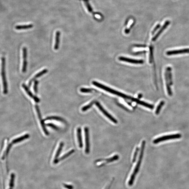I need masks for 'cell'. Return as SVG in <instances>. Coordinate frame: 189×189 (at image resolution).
<instances>
[{
    "mask_svg": "<svg viewBox=\"0 0 189 189\" xmlns=\"http://www.w3.org/2000/svg\"><path fill=\"white\" fill-rule=\"evenodd\" d=\"M164 103H165V102L164 101H162L158 105L157 108H156V111L155 112V114H158L159 113L163 105L164 104Z\"/></svg>",
    "mask_w": 189,
    "mask_h": 189,
    "instance_id": "obj_24",
    "label": "cell"
},
{
    "mask_svg": "<svg viewBox=\"0 0 189 189\" xmlns=\"http://www.w3.org/2000/svg\"><path fill=\"white\" fill-rule=\"evenodd\" d=\"M51 120H57L58 121L62 122H65L64 120L63 119L61 118V117H59L51 116L48 117L46 118L44 120V121Z\"/></svg>",
    "mask_w": 189,
    "mask_h": 189,
    "instance_id": "obj_19",
    "label": "cell"
},
{
    "mask_svg": "<svg viewBox=\"0 0 189 189\" xmlns=\"http://www.w3.org/2000/svg\"><path fill=\"white\" fill-rule=\"evenodd\" d=\"M12 143L11 144H10L9 145H8V146L7 147V149H6V152H5V153H4V154H3V158H2V159H4L5 158V156H6V155H7V154H8V152H9L10 150V149L11 147L12 146Z\"/></svg>",
    "mask_w": 189,
    "mask_h": 189,
    "instance_id": "obj_28",
    "label": "cell"
},
{
    "mask_svg": "<svg viewBox=\"0 0 189 189\" xmlns=\"http://www.w3.org/2000/svg\"><path fill=\"white\" fill-rule=\"evenodd\" d=\"M74 152H75V150L74 149L71 150L69 151V152L65 154L64 155H63L61 158L59 159V161L63 160L66 158L68 156H70L71 154H73Z\"/></svg>",
    "mask_w": 189,
    "mask_h": 189,
    "instance_id": "obj_22",
    "label": "cell"
},
{
    "mask_svg": "<svg viewBox=\"0 0 189 189\" xmlns=\"http://www.w3.org/2000/svg\"><path fill=\"white\" fill-rule=\"evenodd\" d=\"M110 185L106 189H109V188H110Z\"/></svg>",
    "mask_w": 189,
    "mask_h": 189,
    "instance_id": "obj_37",
    "label": "cell"
},
{
    "mask_svg": "<svg viewBox=\"0 0 189 189\" xmlns=\"http://www.w3.org/2000/svg\"><path fill=\"white\" fill-rule=\"evenodd\" d=\"M169 24V21H166V22H165V24H164V26H163L161 28V29L160 30H159V31L158 33L157 34H156V35H155V36L153 38V39H152V41H155L156 40V39H157V38H158L159 37V35H160V34H161L162 33L163 31L164 30H165V29H166V27H167V26H168V24Z\"/></svg>",
    "mask_w": 189,
    "mask_h": 189,
    "instance_id": "obj_16",
    "label": "cell"
},
{
    "mask_svg": "<svg viewBox=\"0 0 189 189\" xmlns=\"http://www.w3.org/2000/svg\"><path fill=\"white\" fill-rule=\"evenodd\" d=\"M94 103V101H93L91 102L89 104L83 107L82 108V112H85V111L89 109L93 105Z\"/></svg>",
    "mask_w": 189,
    "mask_h": 189,
    "instance_id": "obj_23",
    "label": "cell"
},
{
    "mask_svg": "<svg viewBox=\"0 0 189 189\" xmlns=\"http://www.w3.org/2000/svg\"><path fill=\"white\" fill-rule=\"evenodd\" d=\"M159 27L160 25H157L156 27H155V29H154V30H153V32H152V33H154V32H155V31H156V30Z\"/></svg>",
    "mask_w": 189,
    "mask_h": 189,
    "instance_id": "obj_34",
    "label": "cell"
},
{
    "mask_svg": "<svg viewBox=\"0 0 189 189\" xmlns=\"http://www.w3.org/2000/svg\"><path fill=\"white\" fill-rule=\"evenodd\" d=\"M153 49L152 47H151L150 49V54L149 57V62L150 63H151L152 61V59H153Z\"/></svg>",
    "mask_w": 189,
    "mask_h": 189,
    "instance_id": "obj_32",
    "label": "cell"
},
{
    "mask_svg": "<svg viewBox=\"0 0 189 189\" xmlns=\"http://www.w3.org/2000/svg\"><path fill=\"white\" fill-rule=\"evenodd\" d=\"M30 137V135L28 134H25L22 136L20 137L17 138L13 140L12 143L13 144H15L18 143V142H20V141H23V140H25L26 139H29Z\"/></svg>",
    "mask_w": 189,
    "mask_h": 189,
    "instance_id": "obj_18",
    "label": "cell"
},
{
    "mask_svg": "<svg viewBox=\"0 0 189 189\" xmlns=\"http://www.w3.org/2000/svg\"><path fill=\"white\" fill-rule=\"evenodd\" d=\"M27 49L26 47H24L22 49V57H23V64H22V71L24 73L26 71L27 65Z\"/></svg>",
    "mask_w": 189,
    "mask_h": 189,
    "instance_id": "obj_8",
    "label": "cell"
},
{
    "mask_svg": "<svg viewBox=\"0 0 189 189\" xmlns=\"http://www.w3.org/2000/svg\"><path fill=\"white\" fill-rule=\"evenodd\" d=\"M119 60L120 61H125V62H128V63L136 64L144 63V61L142 60H135V59H130V58L124 57H119Z\"/></svg>",
    "mask_w": 189,
    "mask_h": 189,
    "instance_id": "obj_9",
    "label": "cell"
},
{
    "mask_svg": "<svg viewBox=\"0 0 189 189\" xmlns=\"http://www.w3.org/2000/svg\"><path fill=\"white\" fill-rule=\"evenodd\" d=\"M60 32L59 31H57L56 33V42L54 49L55 50H57L59 49V43H60Z\"/></svg>",
    "mask_w": 189,
    "mask_h": 189,
    "instance_id": "obj_17",
    "label": "cell"
},
{
    "mask_svg": "<svg viewBox=\"0 0 189 189\" xmlns=\"http://www.w3.org/2000/svg\"><path fill=\"white\" fill-rule=\"evenodd\" d=\"M35 109H36L38 116V117L39 119L40 122V124L41 126H42V128H43V130L44 131V133H45V135H46L48 136L49 135V132H48V131H47V129H46L44 121L42 119V115H41V113L40 112L39 108V107L38 105H35Z\"/></svg>",
    "mask_w": 189,
    "mask_h": 189,
    "instance_id": "obj_6",
    "label": "cell"
},
{
    "mask_svg": "<svg viewBox=\"0 0 189 189\" xmlns=\"http://www.w3.org/2000/svg\"><path fill=\"white\" fill-rule=\"evenodd\" d=\"M33 27L32 24L27 25H18L16 26V29L17 30H26L31 29Z\"/></svg>",
    "mask_w": 189,
    "mask_h": 189,
    "instance_id": "obj_20",
    "label": "cell"
},
{
    "mask_svg": "<svg viewBox=\"0 0 189 189\" xmlns=\"http://www.w3.org/2000/svg\"><path fill=\"white\" fill-rule=\"evenodd\" d=\"M77 131V136L79 147L81 148L83 147V144L82 138L81 128V127L78 128Z\"/></svg>",
    "mask_w": 189,
    "mask_h": 189,
    "instance_id": "obj_15",
    "label": "cell"
},
{
    "mask_svg": "<svg viewBox=\"0 0 189 189\" xmlns=\"http://www.w3.org/2000/svg\"><path fill=\"white\" fill-rule=\"evenodd\" d=\"M46 126H49V127H52V128L56 130H58L59 129V127H57V126L54 125V124L51 123H49L47 124V125H46Z\"/></svg>",
    "mask_w": 189,
    "mask_h": 189,
    "instance_id": "obj_31",
    "label": "cell"
},
{
    "mask_svg": "<svg viewBox=\"0 0 189 189\" xmlns=\"http://www.w3.org/2000/svg\"><path fill=\"white\" fill-rule=\"evenodd\" d=\"M63 146V142H61V143H60L58 150H57V152H56V155H55V156L53 162L54 164L58 163L60 161L59 159H58V157H59V155H60V153H61V151L62 150Z\"/></svg>",
    "mask_w": 189,
    "mask_h": 189,
    "instance_id": "obj_12",
    "label": "cell"
},
{
    "mask_svg": "<svg viewBox=\"0 0 189 189\" xmlns=\"http://www.w3.org/2000/svg\"><path fill=\"white\" fill-rule=\"evenodd\" d=\"M95 16L96 18H98V19H100L101 18V16L100 15H95Z\"/></svg>",
    "mask_w": 189,
    "mask_h": 189,
    "instance_id": "obj_35",
    "label": "cell"
},
{
    "mask_svg": "<svg viewBox=\"0 0 189 189\" xmlns=\"http://www.w3.org/2000/svg\"><path fill=\"white\" fill-rule=\"evenodd\" d=\"M80 91L82 93H90L92 92L93 89L90 88H81Z\"/></svg>",
    "mask_w": 189,
    "mask_h": 189,
    "instance_id": "obj_25",
    "label": "cell"
},
{
    "mask_svg": "<svg viewBox=\"0 0 189 189\" xmlns=\"http://www.w3.org/2000/svg\"><path fill=\"white\" fill-rule=\"evenodd\" d=\"M92 84L94 86H95L96 87H98V88H101V89H103L104 90L108 92L111 93L113 94L122 97V98H124V99H129V100H131L132 98L131 97L126 95L125 94L122 93L118 91H117L112 89V88H109L108 87H107V86L103 85L102 84L98 82L95 81H93L92 82Z\"/></svg>",
    "mask_w": 189,
    "mask_h": 189,
    "instance_id": "obj_2",
    "label": "cell"
},
{
    "mask_svg": "<svg viewBox=\"0 0 189 189\" xmlns=\"http://www.w3.org/2000/svg\"><path fill=\"white\" fill-rule=\"evenodd\" d=\"M6 71H5V58L2 57L1 58V76L3 83V94H6L8 92V87L6 80Z\"/></svg>",
    "mask_w": 189,
    "mask_h": 189,
    "instance_id": "obj_3",
    "label": "cell"
},
{
    "mask_svg": "<svg viewBox=\"0 0 189 189\" xmlns=\"http://www.w3.org/2000/svg\"><path fill=\"white\" fill-rule=\"evenodd\" d=\"M84 131H85V142H86L85 152L86 154H88L90 152V141L89 129L88 127H85L84 128Z\"/></svg>",
    "mask_w": 189,
    "mask_h": 189,
    "instance_id": "obj_7",
    "label": "cell"
},
{
    "mask_svg": "<svg viewBox=\"0 0 189 189\" xmlns=\"http://www.w3.org/2000/svg\"><path fill=\"white\" fill-rule=\"evenodd\" d=\"M145 140H143L142 141L139 160H138L137 163L136 167H135V169H134L133 172L132 174L130 179L129 181H128V185L129 186H131L133 184L135 178L138 172H139L140 165H141V162H142V158H143L144 152L145 147Z\"/></svg>",
    "mask_w": 189,
    "mask_h": 189,
    "instance_id": "obj_1",
    "label": "cell"
},
{
    "mask_svg": "<svg viewBox=\"0 0 189 189\" xmlns=\"http://www.w3.org/2000/svg\"><path fill=\"white\" fill-rule=\"evenodd\" d=\"M139 150V147H137L135 151L134 154L132 162L133 163H134L136 159L137 155L138 152Z\"/></svg>",
    "mask_w": 189,
    "mask_h": 189,
    "instance_id": "obj_27",
    "label": "cell"
},
{
    "mask_svg": "<svg viewBox=\"0 0 189 189\" xmlns=\"http://www.w3.org/2000/svg\"><path fill=\"white\" fill-rule=\"evenodd\" d=\"M181 137V135L180 134H176L164 136L160 137L154 139L153 142L155 144H156L158 143L159 142L169 140V139H180Z\"/></svg>",
    "mask_w": 189,
    "mask_h": 189,
    "instance_id": "obj_4",
    "label": "cell"
},
{
    "mask_svg": "<svg viewBox=\"0 0 189 189\" xmlns=\"http://www.w3.org/2000/svg\"><path fill=\"white\" fill-rule=\"evenodd\" d=\"M95 104L98 107V108L101 111L102 113H103L111 121L114 123H117V120L116 119L114 118L113 116H112L110 113H108V112L101 105L100 103H99L98 102H95Z\"/></svg>",
    "mask_w": 189,
    "mask_h": 189,
    "instance_id": "obj_5",
    "label": "cell"
},
{
    "mask_svg": "<svg viewBox=\"0 0 189 189\" xmlns=\"http://www.w3.org/2000/svg\"><path fill=\"white\" fill-rule=\"evenodd\" d=\"M15 174L14 173L11 174V176L10 182L9 189H13L14 186V181H15Z\"/></svg>",
    "mask_w": 189,
    "mask_h": 189,
    "instance_id": "obj_21",
    "label": "cell"
},
{
    "mask_svg": "<svg viewBox=\"0 0 189 189\" xmlns=\"http://www.w3.org/2000/svg\"><path fill=\"white\" fill-rule=\"evenodd\" d=\"M131 100L132 101L137 103L138 104L141 105L148 108L150 109H152L154 108V106L152 105L146 103L144 102L140 101V100H138L137 99L132 98Z\"/></svg>",
    "mask_w": 189,
    "mask_h": 189,
    "instance_id": "obj_14",
    "label": "cell"
},
{
    "mask_svg": "<svg viewBox=\"0 0 189 189\" xmlns=\"http://www.w3.org/2000/svg\"><path fill=\"white\" fill-rule=\"evenodd\" d=\"M63 186L65 188L67 189H74V187L72 185H68L66 184H63Z\"/></svg>",
    "mask_w": 189,
    "mask_h": 189,
    "instance_id": "obj_33",
    "label": "cell"
},
{
    "mask_svg": "<svg viewBox=\"0 0 189 189\" xmlns=\"http://www.w3.org/2000/svg\"><path fill=\"white\" fill-rule=\"evenodd\" d=\"M189 53V48H188V49L169 51L167 52L166 53V54L168 56H171V55L179 54H184L186 53Z\"/></svg>",
    "mask_w": 189,
    "mask_h": 189,
    "instance_id": "obj_10",
    "label": "cell"
},
{
    "mask_svg": "<svg viewBox=\"0 0 189 189\" xmlns=\"http://www.w3.org/2000/svg\"><path fill=\"white\" fill-rule=\"evenodd\" d=\"M119 158V156L118 155H114V156H113V157L107 160V162H112L114 161V160H117Z\"/></svg>",
    "mask_w": 189,
    "mask_h": 189,
    "instance_id": "obj_29",
    "label": "cell"
},
{
    "mask_svg": "<svg viewBox=\"0 0 189 189\" xmlns=\"http://www.w3.org/2000/svg\"><path fill=\"white\" fill-rule=\"evenodd\" d=\"M34 81L33 89H34V92L35 94H37L38 93V85L39 82L38 81L36 80H35Z\"/></svg>",
    "mask_w": 189,
    "mask_h": 189,
    "instance_id": "obj_26",
    "label": "cell"
},
{
    "mask_svg": "<svg viewBox=\"0 0 189 189\" xmlns=\"http://www.w3.org/2000/svg\"><path fill=\"white\" fill-rule=\"evenodd\" d=\"M48 70H47V69H44V70H43V71H41V72H39V73L36 74V75H35L33 78L31 79L30 81L29 82V84H28V86H29V87H30L32 82L35 80L37 78L39 77H40L42 76V75H44V74H46V73H47V72H48Z\"/></svg>",
    "mask_w": 189,
    "mask_h": 189,
    "instance_id": "obj_13",
    "label": "cell"
},
{
    "mask_svg": "<svg viewBox=\"0 0 189 189\" xmlns=\"http://www.w3.org/2000/svg\"><path fill=\"white\" fill-rule=\"evenodd\" d=\"M84 2H85V4L87 6V8H88V10L90 12H92L93 10L92 9L89 3L88 2V1L87 0H84Z\"/></svg>",
    "mask_w": 189,
    "mask_h": 189,
    "instance_id": "obj_30",
    "label": "cell"
},
{
    "mask_svg": "<svg viewBox=\"0 0 189 189\" xmlns=\"http://www.w3.org/2000/svg\"><path fill=\"white\" fill-rule=\"evenodd\" d=\"M142 95L141 94H139V95H138V98H139V99H140V98H142Z\"/></svg>",
    "mask_w": 189,
    "mask_h": 189,
    "instance_id": "obj_36",
    "label": "cell"
},
{
    "mask_svg": "<svg viewBox=\"0 0 189 189\" xmlns=\"http://www.w3.org/2000/svg\"><path fill=\"white\" fill-rule=\"evenodd\" d=\"M22 87H23V88L25 90L26 93L29 95V96L31 97V98H32V99H33L35 102L38 103L39 102V99L38 97L36 96H34V95H33L32 92L30 91L29 88H28V87H27L24 84H22Z\"/></svg>",
    "mask_w": 189,
    "mask_h": 189,
    "instance_id": "obj_11",
    "label": "cell"
}]
</instances>
